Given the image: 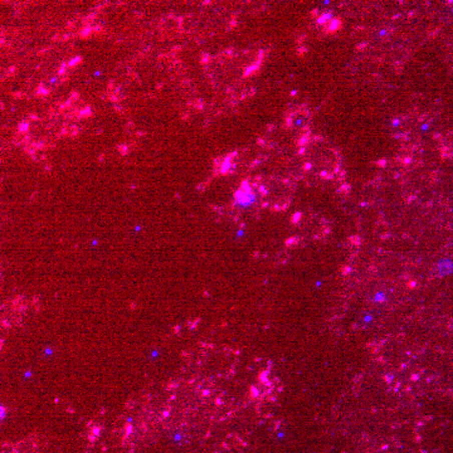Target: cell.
Segmentation results:
<instances>
[{
    "label": "cell",
    "mask_w": 453,
    "mask_h": 453,
    "mask_svg": "<svg viewBox=\"0 0 453 453\" xmlns=\"http://www.w3.org/2000/svg\"><path fill=\"white\" fill-rule=\"evenodd\" d=\"M307 122H310V112H307V111L300 110L294 115L292 125L295 127H304V125H306Z\"/></svg>",
    "instance_id": "6da1fadb"
}]
</instances>
